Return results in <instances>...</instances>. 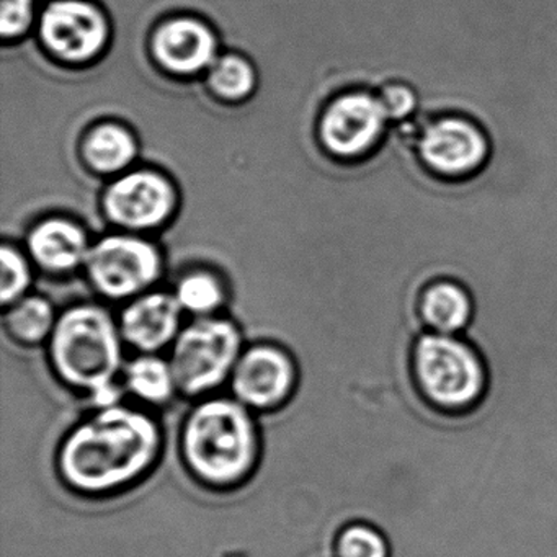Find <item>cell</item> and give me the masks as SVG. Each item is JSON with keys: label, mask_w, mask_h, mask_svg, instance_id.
<instances>
[{"label": "cell", "mask_w": 557, "mask_h": 557, "mask_svg": "<svg viewBox=\"0 0 557 557\" xmlns=\"http://www.w3.org/2000/svg\"><path fill=\"white\" fill-rule=\"evenodd\" d=\"M162 446L164 436L151 413L122 403L99 407L64 436L58 474L71 492L107 497L145 479Z\"/></svg>", "instance_id": "1"}, {"label": "cell", "mask_w": 557, "mask_h": 557, "mask_svg": "<svg viewBox=\"0 0 557 557\" xmlns=\"http://www.w3.org/2000/svg\"><path fill=\"white\" fill-rule=\"evenodd\" d=\"M178 443L191 478L214 491L237 487L259 465V426L236 397L200 399L185 417Z\"/></svg>", "instance_id": "2"}, {"label": "cell", "mask_w": 557, "mask_h": 557, "mask_svg": "<svg viewBox=\"0 0 557 557\" xmlns=\"http://www.w3.org/2000/svg\"><path fill=\"white\" fill-rule=\"evenodd\" d=\"M122 332L99 306L67 309L58 318L50 337V363L58 380L83 393L96 409L120 403Z\"/></svg>", "instance_id": "3"}, {"label": "cell", "mask_w": 557, "mask_h": 557, "mask_svg": "<svg viewBox=\"0 0 557 557\" xmlns=\"http://www.w3.org/2000/svg\"><path fill=\"white\" fill-rule=\"evenodd\" d=\"M412 373L423 399L445 416H468L487 396V363L465 335L420 334L412 350Z\"/></svg>", "instance_id": "4"}, {"label": "cell", "mask_w": 557, "mask_h": 557, "mask_svg": "<svg viewBox=\"0 0 557 557\" xmlns=\"http://www.w3.org/2000/svg\"><path fill=\"white\" fill-rule=\"evenodd\" d=\"M413 152L423 171L443 182H468L487 169L494 143L485 126L461 112L420 119Z\"/></svg>", "instance_id": "5"}, {"label": "cell", "mask_w": 557, "mask_h": 557, "mask_svg": "<svg viewBox=\"0 0 557 557\" xmlns=\"http://www.w3.org/2000/svg\"><path fill=\"white\" fill-rule=\"evenodd\" d=\"M243 351V335L227 319L208 315L185 325L169 360L178 393L197 399L216 393L230 383Z\"/></svg>", "instance_id": "6"}, {"label": "cell", "mask_w": 557, "mask_h": 557, "mask_svg": "<svg viewBox=\"0 0 557 557\" xmlns=\"http://www.w3.org/2000/svg\"><path fill=\"white\" fill-rule=\"evenodd\" d=\"M87 273L96 288L109 298L139 295L161 273V257L148 240L109 236L90 247Z\"/></svg>", "instance_id": "7"}, {"label": "cell", "mask_w": 557, "mask_h": 557, "mask_svg": "<svg viewBox=\"0 0 557 557\" xmlns=\"http://www.w3.org/2000/svg\"><path fill=\"white\" fill-rule=\"evenodd\" d=\"M389 123L376 94H344L322 116V143L337 158H364L383 143Z\"/></svg>", "instance_id": "8"}, {"label": "cell", "mask_w": 557, "mask_h": 557, "mask_svg": "<svg viewBox=\"0 0 557 557\" xmlns=\"http://www.w3.org/2000/svg\"><path fill=\"white\" fill-rule=\"evenodd\" d=\"M298 383V370L288 351L276 345H252L240 355L230 386L250 410H273L288 403Z\"/></svg>", "instance_id": "9"}, {"label": "cell", "mask_w": 557, "mask_h": 557, "mask_svg": "<svg viewBox=\"0 0 557 557\" xmlns=\"http://www.w3.org/2000/svg\"><path fill=\"white\" fill-rule=\"evenodd\" d=\"M40 35L54 57L84 63L106 47L109 24L103 12L89 0H53L41 12Z\"/></svg>", "instance_id": "10"}, {"label": "cell", "mask_w": 557, "mask_h": 557, "mask_svg": "<svg viewBox=\"0 0 557 557\" xmlns=\"http://www.w3.org/2000/svg\"><path fill=\"white\" fill-rule=\"evenodd\" d=\"M174 188L154 172H133L113 182L106 194L110 220L129 230H151L174 210Z\"/></svg>", "instance_id": "11"}, {"label": "cell", "mask_w": 557, "mask_h": 557, "mask_svg": "<svg viewBox=\"0 0 557 557\" xmlns=\"http://www.w3.org/2000/svg\"><path fill=\"white\" fill-rule=\"evenodd\" d=\"M182 311L175 296L151 293L139 296L123 311V341L141 354H158L174 344L182 331Z\"/></svg>", "instance_id": "12"}, {"label": "cell", "mask_w": 557, "mask_h": 557, "mask_svg": "<svg viewBox=\"0 0 557 557\" xmlns=\"http://www.w3.org/2000/svg\"><path fill=\"white\" fill-rule=\"evenodd\" d=\"M213 32L197 18H172L154 35V54L159 63L174 74H195L210 70L216 58Z\"/></svg>", "instance_id": "13"}, {"label": "cell", "mask_w": 557, "mask_h": 557, "mask_svg": "<svg viewBox=\"0 0 557 557\" xmlns=\"http://www.w3.org/2000/svg\"><path fill=\"white\" fill-rule=\"evenodd\" d=\"M417 314L425 331L465 335L475 318V299L462 280L435 276L417 295Z\"/></svg>", "instance_id": "14"}, {"label": "cell", "mask_w": 557, "mask_h": 557, "mask_svg": "<svg viewBox=\"0 0 557 557\" xmlns=\"http://www.w3.org/2000/svg\"><path fill=\"white\" fill-rule=\"evenodd\" d=\"M28 249L44 269L66 272L86 265L90 246L86 234L71 221L53 218L38 224L28 237Z\"/></svg>", "instance_id": "15"}, {"label": "cell", "mask_w": 557, "mask_h": 557, "mask_svg": "<svg viewBox=\"0 0 557 557\" xmlns=\"http://www.w3.org/2000/svg\"><path fill=\"white\" fill-rule=\"evenodd\" d=\"M123 387L151 406H164L178 393L171 361L156 354H141L125 368Z\"/></svg>", "instance_id": "16"}, {"label": "cell", "mask_w": 557, "mask_h": 557, "mask_svg": "<svg viewBox=\"0 0 557 557\" xmlns=\"http://www.w3.org/2000/svg\"><path fill=\"white\" fill-rule=\"evenodd\" d=\"M84 156L97 172L115 174L136 158L135 138L128 129L113 123L97 126L84 143Z\"/></svg>", "instance_id": "17"}, {"label": "cell", "mask_w": 557, "mask_h": 557, "mask_svg": "<svg viewBox=\"0 0 557 557\" xmlns=\"http://www.w3.org/2000/svg\"><path fill=\"white\" fill-rule=\"evenodd\" d=\"M58 318L53 306L40 296H28L11 305L5 314V327L12 338L24 345L50 341Z\"/></svg>", "instance_id": "18"}, {"label": "cell", "mask_w": 557, "mask_h": 557, "mask_svg": "<svg viewBox=\"0 0 557 557\" xmlns=\"http://www.w3.org/2000/svg\"><path fill=\"white\" fill-rule=\"evenodd\" d=\"M334 557H391L389 540L376 524L364 520L348 521L335 531Z\"/></svg>", "instance_id": "19"}, {"label": "cell", "mask_w": 557, "mask_h": 557, "mask_svg": "<svg viewBox=\"0 0 557 557\" xmlns=\"http://www.w3.org/2000/svg\"><path fill=\"white\" fill-rule=\"evenodd\" d=\"M210 86L226 100H243L256 89V71L249 61L227 54L210 67Z\"/></svg>", "instance_id": "20"}, {"label": "cell", "mask_w": 557, "mask_h": 557, "mask_svg": "<svg viewBox=\"0 0 557 557\" xmlns=\"http://www.w3.org/2000/svg\"><path fill=\"white\" fill-rule=\"evenodd\" d=\"M175 299L184 311L208 318L223 305V288L214 276L198 272L185 276L175 289Z\"/></svg>", "instance_id": "21"}, {"label": "cell", "mask_w": 557, "mask_h": 557, "mask_svg": "<svg viewBox=\"0 0 557 557\" xmlns=\"http://www.w3.org/2000/svg\"><path fill=\"white\" fill-rule=\"evenodd\" d=\"M376 96L393 125L410 123L422 113V97L419 89L407 81H386Z\"/></svg>", "instance_id": "22"}, {"label": "cell", "mask_w": 557, "mask_h": 557, "mask_svg": "<svg viewBox=\"0 0 557 557\" xmlns=\"http://www.w3.org/2000/svg\"><path fill=\"white\" fill-rule=\"evenodd\" d=\"M0 273H2V283H0V299L5 306L14 305L18 299L24 298L28 285H30V272H28L27 262L21 252L12 247H2L0 252Z\"/></svg>", "instance_id": "23"}, {"label": "cell", "mask_w": 557, "mask_h": 557, "mask_svg": "<svg viewBox=\"0 0 557 557\" xmlns=\"http://www.w3.org/2000/svg\"><path fill=\"white\" fill-rule=\"evenodd\" d=\"M35 0H0V34L4 38L24 35L34 22Z\"/></svg>", "instance_id": "24"}]
</instances>
